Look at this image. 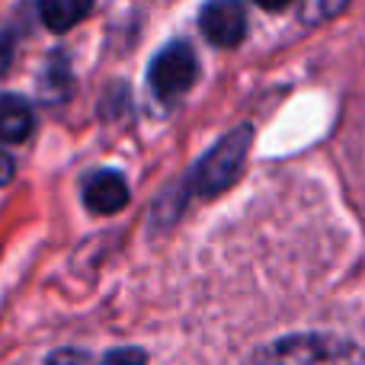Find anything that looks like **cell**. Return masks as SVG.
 <instances>
[{
	"instance_id": "1",
	"label": "cell",
	"mask_w": 365,
	"mask_h": 365,
	"mask_svg": "<svg viewBox=\"0 0 365 365\" xmlns=\"http://www.w3.org/2000/svg\"><path fill=\"white\" fill-rule=\"evenodd\" d=\"M244 365H365V349L334 334H292L259 346Z\"/></svg>"
},
{
	"instance_id": "2",
	"label": "cell",
	"mask_w": 365,
	"mask_h": 365,
	"mask_svg": "<svg viewBox=\"0 0 365 365\" xmlns=\"http://www.w3.org/2000/svg\"><path fill=\"white\" fill-rule=\"evenodd\" d=\"M250 141H253L250 125H240V128H234V132H227L221 141H215L205 158L189 170L186 192L189 195H218V192H225L227 186H234V180L244 170Z\"/></svg>"
},
{
	"instance_id": "3",
	"label": "cell",
	"mask_w": 365,
	"mask_h": 365,
	"mask_svg": "<svg viewBox=\"0 0 365 365\" xmlns=\"http://www.w3.org/2000/svg\"><path fill=\"white\" fill-rule=\"evenodd\" d=\"M195 77H199V61H195V51L186 42H170L154 58L151 71H148V83H151L154 96L160 103L180 100L195 83Z\"/></svg>"
},
{
	"instance_id": "4",
	"label": "cell",
	"mask_w": 365,
	"mask_h": 365,
	"mask_svg": "<svg viewBox=\"0 0 365 365\" xmlns=\"http://www.w3.org/2000/svg\"><path fill=\"white\" fill-rule=\"evenodd\" d=\"M202 36L218 48H234L247 36V13L237 0H208L199 13Z\"/></svg>"
},
{
	"instance_id": "5",
	"label": "cell",
	"mask_w": 365,
	"mask_h": 365,
	"mask_svg": "<svg viewBox=\"0 0 365 365\" xmlns=\"http://www.w3.org/2000/svg\"><path fill=\"white\" fill-rule=\"evenodd\" d=\"M83 205L93 215H115L128 205V186L115 170H100L83 182Z\"/></svg>"
},
{
	"instance_id": "6",
	"label": "cell",
	"mask_w": 365,
	"mask_h": 365,
	"mask_svg": "<svg viewBox=\"0 0 365 365\" xmlns=\"http://www.w3.org/2000/svg\"><path fill=\"white\" fill-rule=\"evenodd\" d=\"M32 132V109L23 96L0 93V141L4 145H19Z\"/></svg>"
},
{
	"instance_id": "7",
	"label": "cell",
	"mask_w": 365,
	"mask_h": 365,
	"mask_svg": "<svg viewBox=\"0 0 365 365\" xmlns=\"http://www.w3.org/2000/svg\"><path fill=\"white\" fill-rule=\"evenodd\" d=\"M93 10V0H38V16L51 32H68Z\"/></svg>"
},
{
	"instance_id": "8",
	"label": "cell",
	"mask_w": 365,
	"mask_h": 365,
	"mask_svg": "<svg viewBox=\"0 0 365 365\" xmlns=\"http://www.w3.org/2000/svg\"><path fill=\"white\" fill-rule=\"evenodd\" d=\"M42 365H90V356L81 353V349L64 346V349H55Z\"/></svg>"
},
{
	"instance_id": "9",
	"label": "cell",
	"mask_w": 365,
	"mask_h": 365,
	"mask_svg": "<svg viewBox=\"0 0 365 365\" xmlns=\"http://www.w3.org/2000/svg\"><path fill=\"white\" fill-rule=\"evenodd\" d=\"M145 362H148V356L141 353V349L125 346V349H115V353H109L103 365H145Z\"/></svg>"
},
{
	"instance_id": "10",
	"label": "cell",
	"mask_w": 365,
	"mask_h": 365,
	"mask_svg": "<svg viewBox=\"0 0 365 365\" xmlns=\"http://www.w3.org/2000/svg\"><path fill=\"white\" fill-rule=\"evenodd\" d=\"M13 64V36L0 32V74H6Z\"/></svg>"
},
{
	"instance_id": "11",
	"label": "cell",
	"mask_w": 365,
	"mask_h": 365,
	"mask_svg": "<svg viewBox=\"0 0 365 365\" xmlns=\"http://www.w3.org/2000/svg\"><path fill=\"white\" fill-rule=\"evenodd\" d=\"M10 180H13V160L6 151H0V186H6Z\"/></svg>"
},
{
	"instance_id": "12",
	"label": "cell",
	"mask_w": 365,
	"mask_h": 365,
	"mask_svg": "<svg viewBox=\"0 0 365 365\" xmlns=\"http://www.w3.org/2000/svg\"><path fill=\"white\" fill-rule=\"evenodd\" d=\"M253 4H259L263 10H282V6H289L292 0H253Z\"/></svg>"
}]
</instances>
